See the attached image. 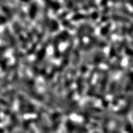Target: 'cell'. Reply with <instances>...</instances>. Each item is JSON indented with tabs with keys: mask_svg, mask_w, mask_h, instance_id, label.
I'll list each match as a JSON object with an SVG mask.
<instances>
[{
	"mask_svg": "<svg viewBox=\"0 0 133 133\" xmlns=\"http://www.w3.org/2000/svg\"><path fill=\"white\" fill-rule=\"evenodd\" d=\"M94 31V28L87 24H82L78 29L77 35L80 39H82L88 33H91Z\"/></svg>",
	"mask_w": 133,
	"mask_h": 133,
	"instance_id": "6da1fadb",
	"label": "cell"
},
{
	"mask_svg": "<svg viewBox=\"0 0 133 133\" xmlns=\"http://www.w3.org/2000/svg\"><path fill=\"white\" fill-rule=\"evenodd\" d=\"M45 3L51 7L54 11H58L61 8V6L57 2H54L52 0H43Z\"/></svg>",
	"mask_w": 133,
	"mask_h": 133,
	"instance_id": "7a4b0ae2",
	"label": "cell"
},
{
	"mask_svg": "<svg viewBox=\"0 0 133 133\" xmlns=\"http://www.w3.org/2000/svg\"><path fill=\"white\" fill-rule=\"evenodd\" d=\"M37 10L38 7L37 4L34 3L31 6L29 10V15L30 18L31 19H33L35 18L36 14H37Z\"/></svg>",
	"mask_w": 133,
	"mask_h": 133,
	"instance_id": "3957f363",
	"label": "cell"
},
{
	"mask_svg": "<svg viewBox=\"0 0 133 133\" xmlns=\"http://www.w3.org/2000/svg\"><path fill=\"white\" fill-rule=\"evenodd\" d=\"M110 18H111L113 21L116 22H123V23H128L129 22L130 20L128 18L121 16L120 15H118L117 14H112Z\"/></svg>",
	"mask_w": 133,
	"mask_h": 133,
	"instance_id": "277c9868",
	"label": "cell"
},
{
	"mask_svg": "<svg viewBox=\"0 0 133 133\" xmlns=\"http://www.w3.org/2000/svg\"><path fill=\"white\" fill-rule=\"evenodd\" d=\"M91 19L90 14L86 15L82 14H77L74 15L71 17V19L72 21H77L79 20H81L82 19Z\"/></svg>",
	"mask_w": 133,
	"mask_h": 133,
	"instance_id": "5b68a950",
	"label": "cell"
},
{
	"mask_svg": "<svg viewBox=\"0 0 133 133\" xmlns=\"http://www.w3.org/2000/svg\"><path fill=\"white\" fill-rule=\"evenodd\" d=\"M66 7L68 8L71 9L74 11H77L78 10V7L75 5L74 2L71 0H64Z\"/></svg>",
	"mask_w": 133,
	"mask_h": 133,
	"instance_id": "8992f818",
	"label": "cell"
},
{
	"mask_svg": "<svg viewBox=\"0 0 133 133\" xmlns=\"http://www.w3.org/2000/svg\"><path fill=\"white\" fill-rule=\"evenodd\" d=\"M69 34L66 31H63L62 33H60L57 37H56L59 42L60 41H66L68 38L69 37Z\"/></svg>",
	"mask_w": 133,
	"mask_h": 133,
	"instance_id": "52a82bcc",
	"label": "cell"
},
{
	"mask_svg": "<svg viewBox=\"0 0 133 133\" xmlns=\"http://www.w3.org/2000/svg\"><path fill=\"white\" fill-rule=\"evenodd\" d=\"M111 26H112V24L108 23L107 25L103 27L100 30V33L101 35H102L103 36H105L106 34H107L110 31Z\"/></svg>",
	"mask_w": 133,
	"mask_h": 133,
	"instance_id": "ba28073f",
	"label": "cell"
},
{
	"mask_svg": "<svg viewBox=\"0 0 133 133\" xmlns=\"http://www.w3.org/2000/svg\"><path fill=\"white\" fill-rule=\"evenodd\" d=\"M50 31L51 32L56 31L59 29V24L58 22L54 20H52L50 22Z\"/></svg>",
	"mask_w": 133,
	"mask_h": 133,
	"instance_id": "9c48e42d",
	"label": "cell"
},
{
	"mask_svg": "<svg viewBox=\"0 0 133 133\" xmlns=\"http://www.w3.org/2000/svg\"><path fill=\"white\" fill-rule=\"evenodd\" d=\"M62 25L66 28H69L70 30H73L75 29V27L74 25L70 23V21L68 20H63L62 22Z\"/></svg>",
	"mask_w": 133,
	"mask_h": 133,
	"instance_id": "30bf717a",
	"label": "cell"
},
{
	"mask_svg": "<svg viewBox=\"0 0 133 133\" xmlns=\"http://www.w3.org/2000/svg\"><path fill=\"white\" fill-rule=\"evenodd\" d=\"M119 10L121 12V13H122L123 14H125L126 15H129V16L133 17V14H132V13H131L130 11L127 8H126L125 7H120V8L119 9Z\"/></svg>",
	"mask_w": 133,
	"mask_h": 133,
	"instance_id": "8fae6325",
	"label": "cell"
},
{
	"mask_svg": "<svg viewBox=\"0 0 133 133\" xmlns=\"http://www.w3.org/2000/svg\"><path fill=\"white\" fill-rule=\"evenodd\" d=\"M99 16V14L97 12H94L92 14H91V19L95 20L97 19Z\"/></svg>",
	"mask_w": 133,
	"mask_h": 133,
	"instance_id": "7c38bea8",
	"label": "cell"
},
{
	"mask_svg": "<svg viewBox=\"0 0 133 133\" xmlns=\"http://www.w3.org/2000/svg\"><path fill=\"white\" fill-rule=\"evenodd\" d=\"M68 13L67 11H65L58 16V18L60 19H62L64 18V17H65L68 15Z\"/></svg>",
	"mask_w": 133,
	"mask_h": 133,
	"instance_id": "4fadbf2b",
	"label": "cell"
},
{
	"mask_svg": "<svg viewBox=\"0 0 133 133\" xmlns=\"http://www.w3.org/2000/svg\"><path fill=\"white\" fill-rule=\"evenodd\" d=\"M122 28L121 29V35H125V34L126 33L127 28H126V27L125 26H123Z\"/></svg>",
	"mask_w": 133,
	"mask_h": 133,
	"instance_id": "5bb4252c",
	"label": "cell"
},
{
	"mask_svg": "<svg viewBox=\"0 0 133 133\" xmlns=\"http://www.w3.org/2000/svg\"><path fill=\"white\" fill-rule=\"evenodd\" d=\"M108 1V0H101V2H100V4L102 6H106Z\"/></svg>",
	"mask_w": 133,
	"mask_h": 133,
	"instance_id": "9a60e30c",
	"label": "cell"
},
{
	"mask_svg": "<svg viewBox=\"0 0 133 133\" xmlns=\"http://www.w3.org/2000/svg\"><path fill=\"white\" fill-rule=\"evenodd\" d=\"M133 33V24L130 26V29L128 30V34L130 35H132Z\"/></svg>",
	"mask_w": 133,
	"mask_h": 133,
	"instance_id": "2e32d148",
	"label": "cell"
},
{
	"mask_svg": "<svg viewBox=\"0 0 133 133\" xmlns=\"http://www.w3.org/2000/svg\"><path fill=\"white\" fill-rule=\"evenodd\" d=\"M21 1L24 3H28L30 1V0H21Z\"/></svg>",
	"mask_w": 133,
	"mask_h": 133,
	"instance_id": "e0dca14e",
	"label": "cell"
},
{
	"mask_svg": "<svg viewBox=\"0 0 133 133\" xmlns=\"http://www.w3.org/2000/svg\"><path fill=\"white\" fill-rule=\"evenodd\" d=\"M112 2L113 3H116L117 2H118V0H111Z\"/></svg>",
	"mask_w": 133,
	"mask_h": 133,
	"instance_id": "ac0fdd59",
	"label": "cell"
}]
</instances>
